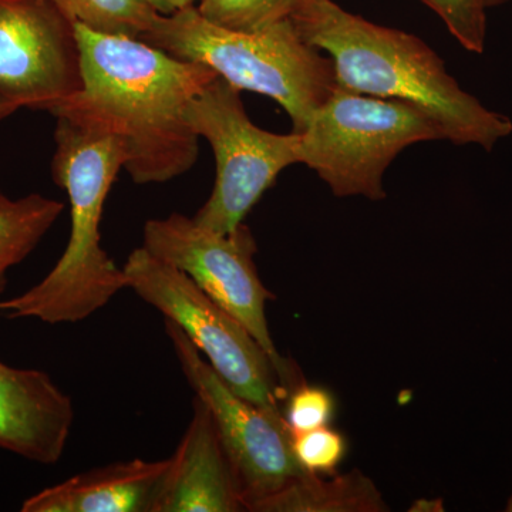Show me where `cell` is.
Masks as SVG:
<instances>
[{
    "mask_svg": "<svg viewBox=\"0 0 512 512\" xmlns=\"http://www.w3.org/2000/svg\"><path fill=\"white\" fill-rule=\"evenodd\" d=\"M291 20L309 45L332 59L336 86L419 107L457 146L491 151L511 136L512 121L461 89L419 37L369 22L333 0H306Z\"/></svg>",
    "mask_w": 512,
    "mask_h": 512,
    "instance_id": "obj_2",
    "label": "cell"
},
{
    "mask_svg": "<svg viewBox=\"0 0 512 512\" xmlns=\"http://www.w3.org/2000/svg\"><path fill=\"white\" fill-rule=\"evenodd\" d=\"M67 19L101 35L143 39L160 13L146 0H52Z\"/></svg>",
    "mask_w": 512,
    "mask_h": 512,
    "instance_id": "obj_16",
    "label": "cell"
},
{
    "mask_svg": "<svg viewBox=\"0 0 512 512\" xmlns=\"http://www.w3.org/2000/svg\"><path fill=\"white\" fill-rule=\"evenodd\" d=\"M55 143L52 177L69 197V242L39 284L0 301L2 318L49 325L82 322L127 289L123 266L101 247L100 234L104 204L127 163L126 150L116 137L64 119H57Z\"/></svg>",
    "mask_w": 512,
    "mask_h": 512,
    "instance_id": "obj_3",
    "label": "cell"
},
{
    "mask_svg": "<svg viewBox=\"0 0 512 512\" xmlns=\"http://www.w3.org/2000/svg\"><path fill=\"white\" fill-rule=\"evenodd\" d=\"M505 511L512 512V494H511L510 500H508L507 507H505Z\"/></svg>",
    "mask_w": 512,
    "mask_h": 512,
    "instance_id": "obj_24",
    "label": "cell"
},
{
    "mask_svg": "<svg viewBox=\"0 0 512 512\" xmlns=\"http://www.w3.org/2000/svg\"><path fill=\"white\" fill-rule=\"evenodd\" d=\"M127 289L175 323L238 396L284 416L285 389L271 359L235 316L191 281L190 276L148 252L134 249L123 266Z\"/></svg>",
    "mask_w": 512,
    "mask_h": 512,
    "instance_id": "obj_7",
    "label": "cell"
},
{
    "mask_svg": "<svg viewBox=\"0 0 512 512\" xmlns=\"http://www.w3.org/2000/svg\"><path fill=\"white\" fill-rule=\"evenodd\" d=\"M333 412L335 399L329 390L301 382L289 393L284 416L292 433H303L328 426Z\"/></svg>",
    "mask_w": 512,
    "mask_h": 512,
    "instance_id": "obj_20",
    "label": "cell"
},
{
    "mask_svg": "<svg viewBox=\"0 0 512 512\" xmlns=\"http://www.w3.org/2000/svg\"><path fill=\"white\" fill-rule=\"evenodd\" d=\"M146 2L160 15L168 16L173 15L177 10L194 6L195 3H200V0H146Z\"/></svg>",
    "mask_w": 512,
    "mask_h": 512,
    "instance_id": "obj_21",
    "label": "cell"
},
{
    "mask_svg": "<svg viewBox=\"0 0 512 512\" xmlns=\"http://www.w3.org/2000/svg\"><path fill=\"white\" fill-rule=\"evenodd\" d=\"M16 110H19L18 106L0 97V121L8 119Z\"/></svg>",
    "mask_w": 512,
    "mask_h": 512,
    "instance_id": "obj_22",
    "label": "cell"
},
{
    "mask_svg": "<svg viewBox=\"0 0 512 512\" xmlns=\"http://www.w3.org/2000/svg\"><path fill=\"white\" fill-rule=\"evenodd\" d=\"M63 210L62 202L40 194L9 198L0 192V293L9 269L32 254Z\"/></svg>",
    "mask_w": 512,
    "mask_h": 512,
    "instance_id": "obj_15",
    "label": "cell"
},
{
    "mask_svg": "<svg viewBox=\"0 0 512 512\" xmlns=\"http://www.w3.org/2000/svg\"><path fill=\"white\" fill-rule=\"evenodd\" d=\"M298 134L301 164L336 197L372 201L386 198L383 175L404 148L447 140L439 121L419 107L338 86Z\"/></svg>",
    "mask_w": 512,
    "mask_h": 512,
    "instance_id": "obj_5",
    "label": "cell"
},
{
    "mask_svg": "<svg viewBox=\"0 0 512 512\" xmlns=\"http://www.w3.org/2000/svg\"><path fill=\"white\" fill-rule=\"evenodd\" d=\"M73 420L72 399L47 373L0 362V448L52 466L66 450Z\"/></svg>",
    "mask_w": 512,
    "mask_h": 512,
    "instance_id": "obj_11",
    "label": "cell"
},
{
    "mask_svg": "<svg viewBox=\"0 0 512 512\" xmlns=\"http://www.w3.org/2000/svg\"><path fill=\"white\" fill-rule=\"evenodd\" d=\"M376 484L360 470L332 478L305 473L262 501L254 512H386Z\"/></svg>",
    "mask_w": 512,
    "mask_h": 512,
    "instance_id": "obj_14",
    "label": "cell"
},
{
    "mask_svg": "<svg viewBox=\"0 0 512 512\" xmlns=\"http://www.w3.org/2000/svg\"><path fill=\"white\" fill-rule=\"evenodd\" d=\"M293 456L306 473L333 476L348 451L343 434L328 426L292 433Z\"/></svg>",
    "mask_w": 512,
    "mask_h": 512,
    "instance_id": "obj_19",
    "label": "cell"
},
{
    "mask_svg": "<svg viewBox=\"0 0 512 512\" xmlns=\"http://www.w3.org/2000/svg\"><path fill=\"white\" fill-rule=\"evenodd\" d=\"M165 330L195 396L214 417L245 511L254 512L306 473L293 456V434L285 416L238 396L175 323L165 319Z\"/></svg>",
    "mask_w": 512,
    "mask_h": 512,
    "instance_id": "obj_9",
    "label": "cell"
},
{
    "mask_svg": "<svg viewBox=\"0 0 512 512\" xmlns=\"http://www.w3.org/2000/svg\"><path fill=\"white\" fill-rule=\"evenodd\" d=\"M171 468L165 460L109 464L29 497L22 512H156Z\"/></svg>",
    "mask_w": 512,
    "mask_h": 512,
    "instance_id": "obj_13",
    "label": "cell"
},
{
    "mask_svg": "<svg viewBox=\"0 0 512 512\" xmlns=\"http://www.w3.org/2000/svg\"><path fill=\"white\" fill-rule=\"evenodd\" d=\"M241 511L244 503L220 431L207 404L195 396L156 512Z\"/></svg>",
    "mask_w": 512,
    "mask_h": 512,
    "instance_id": "obj_12",
    "label": "cell"
},
{
    "mask_svg": "<svg viewBox=\"0 0 512 512\" xmlns=\"http://www.w3.org/2000/svg\"><path fill=\"white\" fill-rule=\"evenodd\" d=\"M82 84L72 20L52 0H0V97L50 113Z\"/></svg>",
    "mask_w": 512,
    "mask_h": 512,
    "instance_id": "obj_10",
    "label": "cell"
},
{
    "mask_svg": "<svg viewBox=\"0 0 512 512\" xmlns=\"http://www.w3.org/2000/svg\"><path fill=\"white\" fill-rule=\"evenodd\" d=\"M185 116L194 133L210 143L217 165L210 198L192 220L215 234H229L285 168L301 164L299 134H276L255 126L241 90L220 76L191 100Z\"/></svg>",
    "mask_w": 512,
    "mask_h": 512,
    "instance_id": "obj_6",
    "label": "cell"
},
{
    "mask_svg": "<svg viewBox=\"0 0 512 512\" xmlns=\"http://www.w3.org/2000/svg\"><path fill=\"white\" fill-rule=\"evenodd\" d=\"M507 2H510V0H483L484 6L487 9L497 8V6L504 5Z\"/></svg>",
    "mask_w": 512,
    "mask_h": 512,
    "instance_id": "obj_23",
    "label": "cell"
},
{
    "mask_svg": "<svg viewBox=\"0 0 512 512\" xmlns=\"http://www.w3.org/2000/svg\"><path fill=\"white\" fill-rule=\"evenodd\" d=\"M143 42L184 62L210 67L229 84L275 100L302 133L316 110L336 89L332 59L309 45L292 20L259 32L215 25L188 6L158 15Z\"/></svg>",
    "mask_w": 512,
    "mask_h": 512,
    "instance_id": "obj_4",
    "label": "cell"
},
{
    "mask_svg": "<svg viewBox=\"0 0 512 512\" xmlns=\"http://www.w3.org/2000/svg\"><path fill=\"white\" fill-rule=\"evenodd\" d=\"M143 247L190 276L251 332L271 359L286 393L301 383L291 362L279 355L269 332L265 306L275 296L259 279L254 262L256 242L244 222L229 234H215L174 212L146 222Z\"/></svg>",
    "mask_w": 512,
    "mask_h": 512,
    "instance_id": "obj_8",
    "label": "cell"
},
{
    "mask_svg": "<svg viewBox=\"0 0 512 512\" xmlns=\"http://www.w3.org/2000/svg\"><path fill=\"white\" fill-rule=\"evenodd\" d=\"M306 0H200L198 10L221 28L259 32L291 20Z\"/></svg>",
    "mask_w": 512,
    "mask_h": 512,
    "instance_id": "obj_17",
    "label": "cell"
},
{
    "mask_svg": "<svg viewBox=\"0 0 512 512\" xmlns=\"http://www.w3.org/2000/svg\"><path fill=\"white\" fill-rule=\"evenodd\" d=\"M440 16L464 49L481 55L487 37V8L483 0H421Z\"/></svg>",
    "mask_w": 512,
    "mask_h": 512,
    "instance_id": "obj_18",
    "label": "cell"
},
{
    "mask_svg": "<svg viewBox=\"0 0 512 512\" xmlns=\"http://www.w3.org/2000/svg\"><path fill=\"white\" fill-rule=\"evenodd\" d=\"M74 26L83 84L50 114L120 140L127 154L124 168L138 185L167 183L188 173L197 163L200 137L185 113L218 74L143 40Z\"/></svg>",
    "mask_w": 512,
    "mask_h": 512,
    "instance_id": "obj_1",
    "label": "cell"
}]
</instances>
